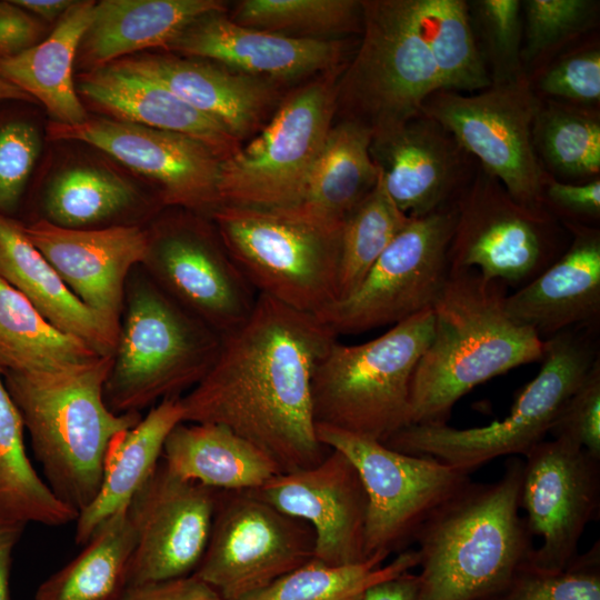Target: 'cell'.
Here are the masks:
<instances>
[{
    "mask_svg": "<svg viewBox=\"0 0 600 600\" xmlns=\"http://www.w3.org/2000/svg\"><path fill=\"white\" fill-rule=\"evenodd\" d=\"M337 340L316 314L258 294L248 320L221 337L207 373L180 397L183 422L229 428L282 472L318 464L330 448L317 436L312 379Z\"/></svg>",
    "mask_w": 600,
    "mask_h": 600,
    "instance_id": "obj_1",
    "label": "cell"
},
{
    "mask_svg": "<svg viewBox=\"0 0 600 600\" xmlns=\"http://www.w3.org/2000/svg\"><path fill=\"white\" fill-rule=\"evenodd\" d=\"M507 286L450 271L432 307L433 336L410 384V424H447L454 404L493 377L540 361L544 341L506 311Z\"/></svg>",
    "mask_w": 600,
    "mask_h": 600,
    "instance_id": "obj_2",
    "label": "cell"
},
{
    "mask_svg": "<svg viewBox=\"0 0 600 600\" xmlns=\"http://www.w3.org/2000/svg\"><path fill=\"white\" fill-rule=\"evenodd\" d=\"M112 356L47 373L3 372L52 492L78 514L98 493L108 452L141 419L114 413L103 388Z\"/></svg>",
    "mask_w": 600,
    "mask_h": 600,
    "instance_id": "obj_3",
    "label": "cell"
},
{
    "mask_svg": "<svg viewBox=\"0 0 600 600\" xmlns=\"http://www.w3.org/2000/svg\"><path fill=\"white\" fill-rule=\"evenodd\" d=\"M523 460L490 483L471 481L422 526L418 600H481L502 589L533 547L520 516Z\"/></svg>",
    "mask_w": 600,
    "mask_h": 600,
    "instance_id": "obj_4",
    "label": "cell"
},
{
    "mask_svg": "<svg viewBox=\"0 0 600 600\" xmlns=\"http://www.w3.org/2000/svg\"><path fill=\"white\" fill-rule=\"evenodd\" d=\"M123 319L103 398L118 414L140 413L181 397L207 373L221 337L184 310L150 277L127 283Z\"/></svg>",
    "mask_w": 600,
    "mask_h": 600,
    "instance_id": "obj_5",
    "label": "cell"
},
{
    "mask_svg": "<svg viewBox=\"0 0 600 600\" xmlns=\"http://www.w3.org/2000/svg\"><path fill=\"white\" fill-rule=\"evenodd\" d=\"M598 326L574 327L544 340L538 374L522 388L502 420L467 429L448 423L410 424L383 443L399 452L433 457L470 474L496 458L526 456L544 440L599 359Z\"/></svg>",
    "mask_w": 600,
    "mask_h": 600,
    "instance_id": "obj_6",
    "label": "cell"
},
{
    "mask_svg": "<svg viewBox=\"0 0 600 600\" xmlns=\"http://www.w3.org/2000/svg\"><path fill=\"white\" fill-rule=\"evenodd\" d=\"M432 336L428 309L370 341L337 340L313 374L316 422L382 443L410 426L411 379Z\"/></svg>",
    "mask_w": 600,
    "mask_h": 600,
    "instance_id": "obj_7",
    "label": "cell"
},
{
    "mask_svg": "<svg viewBox=\"0 0 600 600\" xmlns=\"http://www.w3.org/2000/svg\"><path fill=\"white\" fill-rule=\"evenodd\" d=\"M210 219L258 294L312 314L339 299L342 228L319 226L286 209L229 204Z\"/></svg>",
    "mask_w": 600,
    "mask_h": 600,
    "instance_id": "obj_8",
    "label": "cell"
},
{
    "mask_svg": "<svg viewBox=\"0 0 600 600\" xmlns=\"http://www.w3.org/2000/svg\"><path fill=\"white\" fill-rule=\"evenodd\" d=\"M361 33L337 83V111L373 136L421 114L442 84L412 0L362 1Z\"/></svg>",
    "mask_w": 600,
    "mask_h": 600,
    "instance_id": "obj_9",
    "label": "cell"
},
{
    "mask_svg": "<svg viewBox=\"0 0 600 600\" xmlns=\"http://www.w3.org/2000/svg\"><path fill=\"white\" fill-rule=\"evenodd\" d=\"M336 111L333 77L288 96L253 140L220 161L221 204L274 210L298 203Z\"/></svg>",
    "mask_w": 600,
    "mask_h": 600,
    "instance_id": "obj_10",
    "label": "cell"
},
{
    "mask_svg": "<svg viewBox=\"0 0 600 600\" xmlns=\"http://www.w3.org/2000/svg\"><path fill=\"white\" fill-rule=\"evenodd\" d=\"M319 441L356 467L367 498L364 553L409 549L427 520L472 480L430 456L396 451L384 443L317 423Z\"/></svg>",
    "mask_w": 600,
    "mask_h": 600,
    "instance_id": "obj_11",
    "label": "cell"
},
{
    "mask_svg": "<svg viewBox=\"0 0 600 600\" xmlns=\"http://www.w3.org/2000/svg\"><path fill=\"white\" fill-rule=\"evenodd\" d=\"M540 102L524 76L474 93L439 89L426 99L421 112L447 129L517 202L546 209L543 187L549 173L532 138Z\"/></svg>",
    "mask_w": 600,
    "mask_h": 600,
    "instance_id": "obj_12",
    "label": "cell"
},
{
    "mask_svg": "<svg viewBox=\"0 0 600 600\" xmlns=\"http://www.w3.org/2000/svg\"><path fill=\"white\" fill-rule=\"evenodd\" d=\"M453 206L450 271L474 269L483 279L522 287L566 250L558 219L517 202L479 164Z\"/></svg>",
    "mask_w": 600,
    "mask_h": 600,
    "instance_id": "obj_13",
    "label": "cell"
},
{
    "mask_svg": "<svg viewBox=\"0 0 600 600\" xmlns=\"http://www.w3.org/2000/svg\"><path fill=\"white\" fill-rule=\"evenodd\" d=\"M453 203L411 218L358 288L316 314L337 336L396 324L432 309L449 278Z\"/></svg>",
    "mask_w": 600,
    "mask_h": 600,
    "instance_id": "obj_14",
    "label": "cell"
},
{
    "mask_svg": "<svg viewBox=\"0 0 600 600\" xmlns=\"http://www.w3.org/2000/svg\"><path fill=\"white\" fill-rule=\"evenodd\" d=\"M314 533L252 490H218L204 554L193 576L220 600H242L313 559Z\"/></svg>",
    "mask_w": 600,
    "mask_h": 600,
    "instance_id": "obj_15",
    "label": "cell"
},
{
    "mask_svg": "<svg viewBox=\"0 0 600 600\" xmlns=\"http://www.w3.org/2000/svg\"><path fill=\"white\" fill-rule=\"evenodd\" d=\"M148 234L142 264L178 304L220 337L248 320L258 293L214 224L199 217L178 216L161 221Z\"/></svg>",
    "mask_w": 600,
    "mask_h": 600,
    "instance_id": "obj_16",
    "label": "cell"
},
{
    "mask_svg": "<svg viewBox=\"0 0 600 600\" xmlns=\"http://www.w3.org/2000/svg\"><path fill=\"white\" fill-rule=\"evenodd\" d=\"M520 507L531 536L541 538L528 567L559 572L579 554L586 527L600 509V460L564 439L536 444L524 456Z\"/></svg>",
    "mask_w": 600,
    "mask_h": 600,
    "instance_id": "obj_17",
    "label": "cell"
},
{
    "mask_svg": "<svg viewBox=\"0 0 600 600\" xmlns=\"http://www.w3.org/2000/svg\"><path fill=\"white\" fill-rule=\"evenodd\" d=\"M47 132L51 139L84 142L109 154L152 182L166 206L209 218L221 206V160L188 136L106 117L76 124L51 121Z\"/></svg>",
    "mask_w": 600,
    "mask_h": 600,
    "instance_id": "obj_18",
    "label": "cell"
},
{
    "mask_svg": "<svg viewBox=\"0 0 600 600\" xmlns=\"http://www.w3.org/2000/svg\"><path fill=\"white\" fill-rule=\"evenodd\" d=\"M217 494L172 474L160 460L128 507L136 533L128 587L193 574L208 544Z\"/></svg>",
    "mask_w": 600,
    "mask_h": 600,
    "instance_id": "obj_19",
    "label": "cell"
},
{
    "mask_svg": "<svg viewBox=\"0 0 600 600\" xmlns=\"http://www.w3.org/2000/svg\"><path fill=\"white\" fill-rule=\"evenodd\" d=\"M252 491L312 528L313 559L329 566L369 559L364 553L367 493L356 467L339 450L330 449L311 468L280 472Z\"/></svg>",
    "mask_w": 600,
    "mask_h": 600,
    "instance_id": "obj_20",
    "label": "cell"
},
{
    "mask_svg": "<svg viewBox=\"0 0 600 600\" xmlns=\"http://www.w3.org/2000/svg\"><path fill=\"white\" fill-rule=\"evenodd\" d=\"M370 156L387 193L409 218L452 204L478 164L447 129L422 112L373 134Z\"/></svg>",
    "mask_w": 600,
    "mask_h": 600,
    "instance_id": "obj_21",
    "label": "cell"
},
{
    "mask_svg": "<svg viewBox=\"0 0 600 600\" xmlns=\"http://www.w3.org/2000/svg\"><path fill=\"white\" fill-rule=\"evenodd\" d=\"M24 231L83 303L120 324L129 273L144 262L148 231L137 226L70 229L43 219L24 224Z\"/></svg>",
    "mask_w": 600,
    "mask_h": 600,
    "instance_id": "obj_22",
    "label": "cell"
},
{
    "mask_svg": "<svg viewBox=\"0 0 600 600\" xmlns=\"http://www.w3.org/2000/svg\"><path fill=\"white\" fill-rule=\"evenodd\" d=\"M223 12L196 18L167 50L270 81L336 70L344 54L342 41L293 38L248 28Z\"/></svg>",
    "mask_w": 600,
    "mask_h": 600,
    "instance_id": "obj_23",
    "label": "cell"
},
{
    "mask_svg": "<svg viewBox=\"0 0 600 600\" xmlns=\"http://www.w3.org/2000/svg\"><path fill=\"white\" fill-rule=\"evenodd\" d=\"M571 240L531 281L507 294V313L542 340L600 320V230L563 222Z\"/></svg>",
    "mask_w": 600,
    "mask_h": 600,
    "instance_id": "obj_24",
    "label": "cell"
},
{
    "mask_svg": "<svg viewBox=\"0 0 600 600\" xmlns=\"http://www.w3.org/2000/svg\"><path fill=\"white\" fill-rule=\"evenodd\" d=\"M112 63L166 87L240 141L261 126L277 97L270 80L202 59L141 53Z\"/></svg>",
    "mask_w": 600,
    "mask_h": 600,
    "instance_id": "obj_25",
    "label": "cell"
},
{
    "mask_svg": "<svg viewBox=\"0 0 600 600\" xmlns=\"http://www.w3.org/2000/svg\"><path fill=\"white\" fill-rule=\"evenodd\" d=\"M76 88L106 118L188 136L220 160L241 144L226 127L199 112L160 83L110 63L82 72Z\"/></svg>",
    "mask_w": 600,
    "mask_h": 600,
    "instance_id": "obj_26",
    "label": "cell"
},
{
    "mask_svg": "<svg viewBox=\"0 0 600 600\" xmlns=\"http://www.w3.org/2000/svg\"><path fill=\"white\" fill-rule=\"evenodd\" d=\"M0 277L56 328L83 340L101 356H112L119 324L83 303L31 242L24 224L1 213Z\"/></svg>",
    "mask_w": 600,
    "mask_h": 600,
    "instance_id": "obj_27",
    "label": "cell"
},
{
    "mask_svg": "<svg viewBox=\"0 0 600 600\" xmlns=\"http://www.w3.org/2000/svg\"><path fill=\"white\" fill-rule=\"evenodd\" d=\"M224 11L219 0H102L94 3L76 64L83 72L139 51L163 48L192 20Z\"/></svg>",
    "mask_w": 600,
    "mask_h": 600,
    "instance_id": "obj_28",
    "label": "cell"
},
{
    "mask_svg": "<svg viewBox=\"0 0 600 600\" xmlns=\"http://www.w3.org/2000/svg\"><path fill=\"white\" fill-rule=\"evenodd\" d=\"M161 460L172 474L221 491L256 490L282 472L261 449L216 423L177 424Z\"/></svg>",
    "mask_w": 600,
    "mask_h": 600,
    "instance_id": "obj_29",
    "label": "cell"
},
{
    "mask_svg": "<svg viewBox=\"0 0 600 600\" xmlns=\"http://www.w3.org/2000/svg\"><path fill=\"white\" fill-rule=\"evenodd\" d=\"M180 422V397L167 398L116 439L106 459L100 489L76 519L77 544H86L108 519L129 507L160 462L167 437Z\"/></svg>",
    "mask_w": 600,
    "mask_h": 600,
    "instance_id": "obj_30",
    "label": "cell"
},
{
    "mask_svg": "<svg viewBox=\"0 0 600 600\" xmlns=\"http://www.w3.org/2000/svg\"><path fill=\"white\" fill-rule=\"evenodd\" d=\"M371 139V131L356 122L331 127L300 200L286 210L319 226L342 228L379 178Z\"/></svg>",
    "mask_w": 600,
    "mask_h": 600,
    "instance_id": "obj_31",
    "label": "cell"
},
{
    "mask_svg": "<svg viewBox=\"0 0 600 600\" xmlns=\"http://www.w3.org/2000/svg\"><path fill=\"white\" fill-rule=\"evenodd\" d=\"M94 3L74 1L47 38L20 54L0 59V77L42 103L53 122L76 124L89 118L73 68Z\"/></svg>",
    "mask_w": 600,
    "mask_h": 600,
    "instance_id": "obj_32",
    "label": "cell"
},
{
    "mask_svg": "<svg viewBox=\"0 0 600 600\" xmlns=\"http://www.w3.org/2000/svg\"><path fill=\"white\" fill-rule=\"evenodd\" d=\"M99 354L83 340L51 324L0 277V369L47 373L89 362Z\"/></svg>",
    "mask_w": 600,
    "mask_h": 600,
    "instance_id": "obj_33",
    "label": "cell"
},
{
    "mask_svg": "<svg viewBox=\"0 0 600 600\" xmlns=\"http://www.w3.org/2000/svg\"><path fill=\"white\" fill-rule=\"evenodd\" d=\"M69 563L47 578L34 600H119L128 588L136 533L128 508L108 519Z\"/></svg>",
    "mask_w": 600,
    "mask_h": 600,
    "instance_id": "obj_34",
    "label": "cell"
},
{
    "mask_svg": "<svg viewBox=\"0 0 600 600\" xmlns=\"http://www.w3.org/2000/svg\"><path fill=\"white\" fill-rule=\"evenodd\" d=\"M23 430L0 369V520L50 527L76 521L78 512L52 492L31 464Z\"/></svg>",
    "mask_w": 600,
    "mask_h": 600,
    "instance_id": "obj_35",
    "label": "cell"
},
{
    "mask_svg": "<svg viewBox=\"0 0 600 600\" xmlns=\"http://www.w3.org/2000/svg\"><path fill=\"white\" fill-rule=\"evenodd\" d=\"M532 138L543 169L557 180L599 177V108L541 99Z\"/></svg>",
    "mask_w": 600,
    "mask_h": 600,
    "instance_id": "obj_36",
    "label": "cell"
},
{
    "mask_svg": "<svg viewBox=\"0 0 600 600\" xmlns=\"http://www.w3.org/2000/svg\"><path fill=\"white\" fill-rule=\"evenodd\" d=\"M443 90L474 93L492 82L472 31L468 1L412 0Z\"/></svg>",
    "mask_w": 600,
    "mask_h": 600,
    "instance_id": "obj_37",
    "label": "cell"
},
{
    "mask_svg": "<svg viewBox=\"0 0 600 600\" xmlns=\"http://www.w3.org/2000/svg\"><path fill=\"white\" fill-rule=\"evenodd\" d=\"M134 187L114 171L78 164L57 173L43 193L46 221L70 229H89L129 209Z\"/></svg>",
    "mask_w": 600,
    "mask_h": 600,
    "instance_id": "obj_38",
    "label": "cell"
},
{
    "mask_svg": "<svg viewBox=\"0 0 600 600\" xmlns=\"http://www.w3.org/2000/svg\"><path fill=\"white\" fill-rule=\"evenodd\" d=\"M376 553L351 564L329 566L316 559L242 600H359L371 586L398 577L419 564V553L407 549L383 564Z\"/></svg>",
    "mask_w": 600,
    "mask_h": 600,
    "instance_id": "obj_39",
    "label": "cell"
},
{
    "mask_svg": "<svg viewBox=\"0 0 600 600\" xmlns=\"http://www.w3.org/2000/svg\"><path fill=\"white\" fill-rule=\"evenodd\" d=\"M236 23L293 38L332 40L362 32V1L243 0L230 18Z\"/></svg>",
    "mask_w": 600,
    "mask_h": 600,
    "instance_id": "obj_40",
    "label": "cell"
},
{
    "mask_svg": "<svg viewBox=\"0 0 600 600\" xmlns=\"http://www.w3.org/2000/svg\"><path fill=\"white\" fill-rule=\"evenodd\" d=\"M411 218L387 193L379 176L374 188L342 226L339 299L351 294Z\"/></svg>",
    "mask_w": 600,
    "mask_h": 600,
    "instance_id": "obj_41",
    "label": "cell"
},
{
    "mask_svg": "<svg viewBox=\"0 0 600 600\" xmlns=\"http://www.w3.org/2000/svg\"><path fill=\"white\" fill-rule=\"evenodd\" d=\"M599 9L596 0L521 1V62L528 77L594 30Z\"/></svg>",
    "mask_w": 600,
    "mask_h": 600,
    "instance_id": "obj_42",
    "label": "cell"
},
{
    "mask_svg": "<svg viewBox=\"0 0 600 600\" xmlns=\"http://www.w3.org/2000/svg\"><path fill=\"white\" fill-rule=\"evenodd\" d=\"M477 46L492 84L528 76L521 62L523 24L520 0L468 1Z\"/></svg>",
    "mask_w": 600,
    "mask_h": 600,
    "instance_id": "obj_43",
    "label": "cell"
},
{
    "mask_svg": "<svg viewBox=\"0 0 600 600\" xmlns=\"http://www.w3.org/2000/svg\"><path fill=\"white\" fill-rule=\"evenodd\" d=\"M0 101V213L12 217L40 158L43 136L20 104Z\"/></svg>",
    "mask_w": 600,
    "mask_h": 600,
    "instance_id": "obj_44",
    "label": "cell"
},
{
    "mask_svg": "<svg viewBox=\"0 0 600 600\" xmlns=\"http://www.w3.org/2000/svg\"><path fill=\"white\" fill-rule=\"evenodd\" d=\"M481 600H600V543L559 572L523 563L502 589Z\"/></svg>",
    "mask_w": 600,
    "mask_h": 600,
    "instance_id": "obj_45",
    "label": "cell"
},
{
    "mask_svg": "<svg viewBox=\"0 0 600 600\" xmlns=\"http://www.w3.org/2000/svg\"><path fill=\"white\" fill-rule=\"evenodd\" d=\"M529 81L540 99L599 108V38L584 39L560 52L529 74Z\"/></svg>",
    "mask_w": 600,
    "mask_h": 600,
    "instance_id": "obj_46",
    "label": "cell"
},
{
    "mask_svg": "<svg viewBox=\"0 0 600 600\" xmlns=\"http://www.w3.org/2000/svg\"><path fill=\"white\" fill-rule=\"evenodd\" d=\"M549 433L581 447L600 460V359L569 397Z\"/></svg>",
    "mask_w": 600,
    "mask_h": 600,
    "instance_id": "obj_47",
    "label": "cell"
},
{
    "mask_svg": "<svg viewBox=\"0 0 600 600\" xmlns=\"http://www.w3.org/2000/svg\"><path fill=\"white\" fill-rule=\"evenodd\" d=\"M543 206L562 222L594 226L600 219V179L571 183L549 174L543 187Z\"/></svg>",
    "mask_w": 600,
    "mask_h": 600,
    "instance_id": "obj_48",
    "label": "cell"
},
{
    "mask_svg": "<svg viewBox=\"0 0 600 600\" xmlns=\"http://www.w3.org/2000/svg\"><path fill=\"white\" fill-rule=\"evenodd\" d=\"M43 21L13 0H0V59L24 52L43 40Z\"/></svg>",
    "mask_w": 600,
    "mask_h": 600,
    "instance_id": "obj_49",
    "label": "cell"
},
{
    "mask_svg": "<svg viewBox=\"0 0 600 600\" xmlns=\"http://www.w3.org/2000/svg\"><path fill=\"white\" fill-rule=\"evenodd\" d=\"M119 600H220L217 592L197 577L129 586Z\"/></svg>",
    "mask_w": 600,
    "mask_h": 600,
    "instance_id": "obj_50",
    "label": "cell"
},
{
    "mask_svg": "<svg viewBox=\"0 0 600 600\" xmlns=\"http://www.w3.org/2000/svg\"><path fill=\"white\" fill-rule=\"evenodd\" d=\"M419 589L418 573L408 571L371 586L359 600H418Z\"/></svg>",
    "mask_w": 600,
    "mask_h": 600,
    "instance_id": "obj_51",
    "label": "cell"
},
{
    "mask_svg": "<svg viewBox=\"0 0 600 600\" xmlns=\"http://www.w3.org/2000/svg\"><path fill=\"white\" fill-rule=\"evenodd\" d=\"M24 527L0 520V600H12L10 592L12 556Z\"/></svg>",
    "mask_w": 600,
    "mask_h": 600,
    "instance_id": "obj_52",
    "label": "cell"
},
{
    "mask_svg": "<svg viewBox=\"0 0 600 600\" xmlns=\"http://www.w3.org/2000/svg\"><path fill=\"white\" fill-rule=\"evenodd\" d=\"M18 6L43 22L58 21L74 1L71 0H13Z\"/></svg>",
    "mask_w": 600,
    "mask_h": 600,
    "instance_id": "obj_53",
    "label": "cell"
},
{
    "mask_svg": "<svg viewBox=\"0 0 600 600\" xmlns=\"http://www.w3.org/2000/svg\"><path fill=\"white\" fill-rule=\"evenodd\" d=\"M8 100L23 101L28 103L36 102L30 96L0 77V101Z\"/></svg>",
    "mask_w": 600,
    "mask_h": 600,
    "instance_id": "obj_54",
    "label": "cell"
}]
</instances>
